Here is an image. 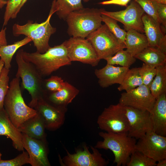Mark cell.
I'll use <instances>...</instances> for the list:
<instances>
[{
	"mask_svg": "<svg viewBox=\"0 0 166 166\" xmlns=\"http://www.w3.org/2000/svg\"><path fill=\"white\" fill-rule=\"evenodd\" d=\"M24 59L33 64L42 77H46L61 67L70 65L65 44L50 47L44 53H29L22 49Z\"/></svg>",
	"mask_w": 166,
	"mask_h": 166,
	"instance_id": "1",
	"label": "cell"
},
{
	"mask_svg": "<svg viewBox=\"0 0 166 166\" xmlns=\"http://www.w3.org/2000/svg\"><path fill=\"white\" fill-rule=\"evenodd\" d=\"M20 79L15 77L9 83L4 102V108L13 124L18 128L22 124L37 114L34 108L27 105L22 97Z\"/></svg>",
	"mask_w": 166,
	"mask_h": 166,
	"instance_id": "2",
	"label": "cell"
},
{
	"mask_svg": "<svg viewBox=\"0 0 166 166\" xmlns=\"http://www.w3.org/2000/svg\"><path fill=\"white\" fill-rule=\"evenodd\" d=\"M15 59L18 67L15 77L21 79L23 87L31 96L29 106L34 108L37 101L44 98L47 92L44 87L43 77L33 64L24 59L22 49L17 52Z\"/></svg>",
	"mask_w": 166,
	"mask_h": 166,
	"instance_id": "3",
	"label": "cell"
},
{
	"mask_svg": "<svg viewBox=\"0 0 166 166\" xmlns=\"http://www.w3.org/2000/svg\"><path fill=\"white\" fill-rule=\"evenodd\" d=\"M99 136L103 139L94 146L97 149H109L114 156L113 163L117 166H125L132 153L135 150L136 139L128 133L100 132Z\"/></svg>",
	"mask_w": 166,
	"mask_h": 166,
	"instance_id": "4",
	"label": "cell"
},
{
	"mask_svg": "<svg viewBox=\"0 0 166 166\" xmlns=\"http://www.w3.org/2000/svg\"><path fill=\"white\" fill-rule=\"evenodd\" d=\"M101 10L83 8L71 13L65 19L68 34L73 37L86 38L102 25Z\"/></svg>",
	"mask_w": 166,
	"mask_h": 166,
	"instance_id": "5",
	"label": "cell"
},
{
	"mask_svg": "<svg viewBox=\"0 0 166 166\" xmlns=\"http://www.w3.org/2000/svg\"><path fill=\"white\" fill-rule=\"evenodd\" d=\"M53 14L50 12L46 20L41 23H34L29 20L23 25L14 24L12 27L13 35L17 37L23 35L30 38L33 42L36 51L41 53H44L50 47V38L56 30L50 23Z\"/></svg>",
	"mask_w": 166,
	"mask_h": 166,
	"instance_id": "6",
	"label": "cell"
},
{
	"mask_svg": "<svg viewBox=\"0 0 166 166\" xmlns=\"http://www.w3.org/2000/svg\"><path fill=\"white\" fill-rule=\"evenodd\" d=\"M86 38L94 49L100 60L114 55L119 50L125 48L105 24L102 25Z\"/></svg>",
	"mask_w": 166,
	"mask_h": 166,
	"instance_id": "7",
	"label": "cell"
},
{
	"mask_svg": "<svg viewBox=\"0 0 166 166\" xmlns=\"http://www.w3.org/2000/svg\"><path fill=\"white\" fill-rule=\"evenodd\" d=\"M97 123L99 128L106 132L128 133L129 123L125 107L119 103L105 108L98 117Z\"/></svg>",
	"mask_w": 166,
	"mask_h": 166,
	"instance_id": "8",
	"label": "cell"
},
{
	"mask_svg": "<svg viewBox=\"0 0 166 166\" xmlns=\"http://www.w3.org/2000/svg\"><path fill=\"white\" fill-rule=\"evenodd\" d=\"M63 42L71 62L79 61L92 66L98 65L100 60L91 44L86 38L72 37Z\"/></svg>",
	"mask_w": 166,
	"mask_h": 166,
	"instance_id": "9",
	"label": "cell"
},
{
	"mask_svg": "<svg viewBox=\"0 0 166 166\" xmlns=\"http://www.w3.org/2000/svg\"><path fill=\"white\" fill-rule=\"evenodd\" d=\"M92 152L89 148L84 145L82 149H77L73 154L67 150L66 155L62 158L59 157V162L63 166H106L109 162L102 156L98 149L91 146Z\"/></svg>",
	"mask_w": 166,
	"mask_h": 166,
	"instance_id": "10",
	"label": "cell"
},
{
	"mask_svg": "<svg viewBox=\"0 0 166 166\" xmlns=\"http://www.w3.org/2000/svg\"><path fill=\"white\" fill-rule=\"evenodd\" d=\"M144 13L140 6L133 0L124 10L111 12L101 10V14L121 23L126 30L133 29L142 33H144V31L142 18Z\"/></svg>",
	"mask_w": 166,
	"mask_h": 166,
	"instance_id": "11",
	"label": "cell"
},
{
	"mask_svg": "<svg viewBox=\"0 0 166 166\" xmlns=\"http://www.w3.org/2000/svg\"><path fill=\"white\" fill-rule=\"evenodd\" d=\"M135 150L156 162L166 159V137L153 131L147 133L138 139Z\"/></svg>",
	"mask_w": 166,
	"mask_h": 166,
	"instance_id": "12",
	"label": "cell"
},
{
	"mask_svg": "<svg viewBox=\"0 0 166 166\" xmlns=\"http://www.w3.org/2000/svg\"><path fill=\"white\" fill-rule=\"evenodd\" d=\"M156 99L149 87L144 85L121 94L119 103L125 106L151 112Z\"/></svg>",
	"mask_w": 166,
	"mask_h": 166,
	"instance_id": "13",
	"label": "cell"
},
{
	"mask_svg": "<svg viewBox=\"0 0 166 166\" xmlns=\"http://www.w3.org/2000/svg\"><path fill=\"white\" fill-rule=\"evenodd\" d=\"M129 123L128 135L136 140L153 131L150 113L129 106H125Z\"/></svg>",
	"mask_w": 166,
	"mask_h": 166,
	"instance_id": "14",
	"label": "cell"
},
{
	"mask_svg": "<svg viewBox=\"0 0 166 166\" xmlns=\"http://www.w3.org/2000/svg\"><path fill=\"white\" fill-rule=\"evenodd\" d=\"M34 109L41 116L46 129L49 131H55L64 124L67 107L54 105L43 98L37 101Z\"/></svg>",
	"mask_w": 166,
	"mask_h": 166,
	"instance_id": "15",
	"label": "cell"
},
{
	"mask_svg": "<svg viewBox=\"0 0 166 166\" xmlns=\"http://www.w3.org/2000/svg\"><path fill=\"white\" fill-rule=\"evenodd\" d=\"M23 146L28 152L32 166H50L46 140L30 137L22 133Z\"/></svg>",
	"mask_w": 166,
	"mask_h": 166,
	"instance_id": "16",
	"label": "cell"
},
{
	"mask_svg": "<svg viewBox=\"0 0 166 166\" xmlns=\"http://www.w3.org/2000/svg\"><path fill=\"white\" fill-rule=\"evenodd\" d=\"M142 19L148 46L158 48L166 53L165 29H162L160 24L145 13Z\"/></svg>",
	"mask_w": 166,
	"mask_h": 166,
	"instance_id": "17",
	"label": "cell"
},
{
	"mask_svg": "<svg viewBox=\"0 0 166 166\" xmlns=\"http://www.w3.org/2000/svg\"><path fill=\"white\" fill-rule=\"evenodd\" d=\"M129 69L128 67L107 64L102 68L95 69L94 73L98 79L100 86L106 88L114 84H121Z\"/></svg>",
	"mask_w": 166,
	"mask_h": 166,
	"instance_id": "18",
	"label": "cell"
},
{
	"mask_svg": "<svg viewBox=\"0 0 166 166\" xmlns=\"http://www.w3.org/2000/svg\"><path fill=\"white\" fill-rule=\"evenodd\" d=\"M150 113L153 131L159 135L166 136V93L156 99Z\"/></svg>",
	"mask_w": 166,
	"mask_h": 166,
	"instance_id": "19",
	"label": "cell"
},
{
	"mask_svg": "<svg viewBox=\"0 0 166 166\" xmlns=\"http://www.w3.org/2000/svg\"><path fill=\"white\" fill-rule=\"evenodd\" d=\"M79 90L67 81L60 90L53 92H47L44 99L51 104L61 107H67L79 94Z\"/></svg>",
	"mask_w": 166,
	"mask_h": 166,
	"instance_id": "20",
	"label": "cell"
},
{
	"mask_svg": "<svg viewBox=\"0 0 166 166\" xmlns=\"http://www.w3.org/2000/svg\"><path fill=\"white\" fill-rule=\"evenodd\" d=\"M0 136L10 138L13 147L17 150L24 151L22 133L12 123L4 108L0 110Z\"/></svg>",
	"mask_w": 166,
	"mask_h": 166,
	"instance_id": "21",
	"label": "cell"
},
{
	"mask_svg": "<svg viewBox=\"0 0 166 166\" xmlns=\"http://www.w3.org/2000/svg\"><path fill=\"white\" fill-rule=\"evenodd\" d=\"M22 133L38 139H46L45 127L43 119L40 114H37L28 119L18 128Z\"/></svg>",
	"mask_w": 166,
	"mask_h": 166,
	"instance_id": "22",
	"label": "cell"
},
{
	"mask_svg": "<svg viewBox=\"0 0 166 166\" xmlns=\"http://www.w3.org/2000/svg\"><path fill=\"white\" fill-rule=\"evenodd\" d=\"M124 44L126 50L133 57L148 46L145 34L133 29L127 31Z\"/></svg>",
	"mask_w": 166,
	"mask_h": 166,
	"instance_id": "23",
	"label": "cell"
},
{
	"mask_svg": "<svg viewBox=\"0 0 166 166\" xmlns=\"http://www.w3.org/2000/svg\"><path fill=\"white\" fill-rule=\"evenodd\" d=\"M134 57L155 67L166 64V53L158 48L148 46Z\"/></svg>",
	"mask_w": 166,
	"mask_h": 166,
	"instance_id": "24",
	"label": "cell"
},
{
	"mask_svg": "<svg viewBox=\"0 0 166 166\" xmlns=\"http://www.w3.org/2000/svg\"><path fill=\"white\" fill-rule=\"evenodd\" d=\"M82 0H53L50 12H56L60 19H65L72 12L83 8Z\"/></svg>",
	"mask_w": 166,
	"mask_h": 166,
	"instance_id": "25",
	"label": "cell"
},
{
	"mask_svg": "<svg viewBox=\"0 0 166 166\" xmlns=\"http://www.w3.org/2000/svg\"><path fill=\"white\" fill-rule=\"evenodd\" d=\"M29 38L26 37L20 41L13 44L0 46V57L4 63V67L10 69L11 67V62L14 55L20 47L32 42Z\"/></svg>",
	"mask_w": 166,
	"mask_h": 166,
	"instance_id": "26",
	"label": "cell"
},
{
	"mask_svg": "<svg viewBox=\"0 0 166 166\" xmlns=\"http://www.w3.org/2000/svg\"><path fill=\"white\" fill-rule=\"evenodd\" d=\"M156 68V74L149 87L151 93L156 99L166 93V64Z\"/></svg>",
	"mask_w": 166,
	"mask_h": 166,
	"instance_id": "27",
	"label": "cell"
},
{
	"mask_svg": "<svg viewBox=\"0 0 166 166\" xmlns=\"http://www.w3.org/2000/svg\"><path fill=\"white\" fill-rule=\"evenodd\" d=\"M143 84L139 70V68L129 69L125 73L122 83L118 87L120 91H128Z\"/></svg>",
	"mask_w": 166,
	"mask_h": 166,
	"instance_id": "28",
	"label": "cell"
},
{
	"mask_svg": "<svg viewBox=\"0 0 166 166\" xmlns=\"http://www.w3.org/2000/svg\"><path fill=\"white\" fill-rule=\"evenodd\" d=\"M114 55L105 59L107 61V64L119 65L122 67L129 68L136 61L134 57L124 49L119 50Z\"/></svg>",
	"mask_w": 166,
	"mask_h": 166,
	"instance_id": "29",
	"label": "cell"
},
{
	"mask_svg": "<svg viewBox=\"0 0 166 166\" xmlns=\"http://www.w3.org/2000/svg\"><path fill=\"white\" fill-rule=\"evenodd\" d=\"M102 22L105 23L114 36L122 43L124 41L127 32L121 28L115 19L106 15L101 14Z\"/></svg>",
	"mask_w": 166,
	"mask_h": 166,
	"instance_id": "30",
	"label": "cell"
},
{
	"mask_svg": "<svg viewBox=\"0 0 166 166\" xmlns=\"http://www.w3.org/2000/svg\"><path fill=\"white\" fill-rule=\"evenodd\" d=\"M156 162L142 153L135 150L131 154L127 166H156Z\"/></svg>",
	"mask_w": 166,
	"mask_h": 166,
	"instance_id": "31",
	"label": "cell"
},
{
	"mask_svg": "<svg viewBox=\"0 0 166 166\" xmlns=\"http://www.w3.org/2000/svg\"><path fill=\"white\" fill-rule=\"evenodd\" d=\"M23 0H7L3 18V26L7 25L10 20L14 19L20 10Z\"/></svg>",
	"mask_w": 166,
	"mask_h": 166,
	"instance_id": "32",
	"label": "cell"
},
{
	"mask_svg": "<svg viewBox=\"0 0 166 166\" xmlns=\"http://www.w3.org/2000/svg\"><path fill=\"white\" fill-rule=\"evenodd\" d=\"M132 0L138 3L145 14L152 18L158 23L161 24L157 13L158 3L154 0Z\"/></svg>",
	"mask_w": 166,
	"mask_h": 166,
	"instance_id": "33",
	"label": "cell"
},
{
	"mask_svg": "<svg viewBox=\"0 0 166 166\" xmlns=\"http://www.w3.org/2000/svg\"><path fill=\"white\" fill-rule=\"evenodd\" d=\"M10 69L3 68L0 76V110L4 108V102L9 86Z\"/></svg>",
	"mask_w": 166,
	"mask_h": 166,
	"instance_id": "34",
	"label": "cell"
},
{
	"mask_svg": "<svg viewBox=\"0 0 166 166\" xmlns=\"http://www.w3.org/2000/svg\"><path fill=\"white\" fill-rule=\"evenodd\" d=\"M143 84L149 87L157 72L156 67L143 63L142 66L139 68Z\"/></svg>",
	"mask_w": 166,
	"mask_h": 166,
	"instance_id": "35",
	"label": "cell"
},
{
	"mask_svg": "<svg viewBox=\"0 0 166 166\" xmlns=\"http://www.w3.org/2000/svg\"><path fill=\"white\" fill-rule=\"evenodd\" d=\"M65 83V81L61 77L52 76L44 80L43 85L44 88L49 92H53L61 89L64 86Z\"/></svg>",
	"mask_w": 166,
	"mask_h": 166,
	"instance_id": "36",
	"label": "cell"
},
{
	"mask_svg": "<svg viewBox=\"0 0 166 166\" xmlns=\"http://www.w3.org/2000/svg\"><path fill=\"white\" fill-rule=\"evenodd\" d=\"M30 164V158L27 151L22 152L15 158L9 160H0V166H22Z\"/></svg>",
	"mask_w": 166,
	"mask_h": 166,
	"instance_id": "37",
	"label": "cell"
},
{
	"mask_svg": "<svg viewBox=\"0 0 166 166\" xmlns=\"http://www.w3.org/2000/svg\"><path fill=\"white\" fill-rule=\"evenodd\" d=\"M158 17L164 27H166V4L158 3L157 10Z\"/></svg>",
	"mask_w": 166,
	"mask_h": 166,
	"instance_id": "38",
	"label": "cell"
},
{
	"mask_svg": "<svg viewBox=\"0 0 166 166\" xmlns=\"http://www.w3.org/2000/svg\"><path fill=\"white\" fill-rule=\"evenodd\" d=\"M130 1L131 0H109L100 2L99 4L103 5H117L126 6Z\"/></svg>",
	"mask_w": 166,
	"mask_h": 166,
	"instance_id": "39",
	"label": "cell"
},
{
	"mask_svg": "<svg viewBox=\"0 0 166 166\" xmlns=\"http://www.w3.org/2000/svg\"><path fill=\"white\" fill-rule=\"evenodd\" d=\"M6 28H3L0 31V46L7 45L6 36Z\"/></svg>",
	"mask_w": 166,
	"mask_h": 166,
	"instance_id": "40",
	"label": "cell"
},
{
	"mask_svg": "<svg viewBox=\"0 0 166 166\" xmlns=\"http://www.w3.org/2000/svg\"><path fill=\"white\" fill-rule=\"evenodd\" d=\"M156 162V166H166V159H162L157 161Z\"/></svg>",
	"mask_w": 166,
	"mask_h": 166,
	"instance_id": "41",
	"label": "cell"
},
{
	"mask_svg": "<svg viewBox=\"0 0 166 166\" xmlns=\"http://www.w3.org/2000/svg\"><path fill=\"white\" fill-rule=\"evenodd\" d=\"M7 0H0V9L2 8L6 5Z\"/></svg>",
	"mask_w": 166,
	"mask_h": 166,
	"instance_id": "42",
	"label": "cell"
},
{
	"mask_svg": "<svg viewBox=\"0 0 166 166\" xmlns=\"http://www.w3.org/2000/svg\"><path fill=\"white\" fill-rule=\"evenodd\" d=\"M4 66V63L3 61L0 59V76L3 68Z\"/></svg>",
	"mask_w": 166,
	"mask_h": 166,
	"instance_id": "43",
	"label": "cell"
},
{
	"mask_svg": "<svg viewBox=\"0 0 166 166\" xmlns=\"http://www.w3.org/2000/svg\"><path fill=\"white\" fill-rule=\"evenodd\" d=\"M158 3L166 4V0H154Z\"/></svg>",
	"mask_w": 166,
	"mask_h": 166,
	"instance_id": "44",
	"label": "cell"
},
{
	"mask_svg": "<svg viewBox=\"0 0 166 166\" xmlns=\"http://www.w3.org/2000/svg\"><path fill=\"white\" fill-rule=\"evenodd\" d=\"M27 0H22L20 6V10L21 9V8L23 6L24 4L27 2Z\"/></svg>",
	"mask_w": 166,
	"mask_h": 166,
	"instance_id": "45",
	"label": "cell"
},
{
	"mask_svg": "<svg viewBox=\"0 0 166 166\" xmlns=\"http://www.w3.org/2000/svg\"><path fill=\"white\" fill-rule=\"evenodd\" d=\"M84 2H86L91 0H82Z\"/></svg>",
	"mask_w": 166,
	"mask_h": 166,
	"instance_id": "46",
	"label": "cell"
},
{
	"mask_svg": "<svg viewBox=\"0 0 166 166\" xmlns=\"http://www.w3.org/2000/svg\"><path fill=\"white\" fill-rule=\"evenodd\" d=\"M2 156V154L0 152V160L1 159Z\"/></svg>",
	"mask_w": 166,
	"mask_h": 166,
	"instance_id": "47",
	"label": "cell"
}]
</instances>
